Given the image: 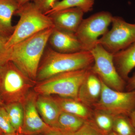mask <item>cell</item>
<instances>
[{
  "mask_svg": "<svg viewBox=\"0 0 135 135\" xmlns=\"http://www.w3.org/2000/svg\"><path fill=\"white\" fill-rule=\"evenodd\" d=\"M54 28L39 32L9 49V61L34 81H36L40 63Z\"/></svg>",
  "mask_w": 135,
  "mask_h": 135,
  "instance_id": "6da1fadb",
  "label": "cell"
},
{
  "mask_svg": "<svg viewBox=\"0 0 135 135\" xmlns=\"http://www.w3.org/2000/svg\"><path fill=\"white\" fill-rule=\"evenodd\" d=\"M93 63L90 51L63 53L47 46L39 65L36 80L39 82L59 74L90 68Z\"/></svg>",
  "mask_w": 135,
  "mask_h": 135,
  "instance_id": "7a4b0ae2",
  "label": "cell"
},
{
  "mask_svg": "<svg viewBox=\"0 0 135 135\" xmlns=\"http://www.w3.org/2000/svg\"><path fill=\"white\" fill-rule=\"evenodd\" d=\"M15 15L20 18L6 44L8 49L39 32L54 27L50 17L40 12L33 2L20 7Z\"/></svg>",
  "mask_w": 135,
  "mask_h": 135,
  "instance_id": "3957f363",
  "label": "cell"
},
{
  "mask_svg": "<svg viewBox=\"0 0 135 135\" xmlns=\"http://www.w3.org/2000/svg\"><path fill=\"white\" fill-rule=\"evenodd\" d=\"M35 81L14 63L8 61L0 66V98L4 104H22Z\"/></svg>",
  "mask_w": 135,
  "mask_h": 135,
  "instance_id": "277c9868",
  "label": "cell"
},
{
  "mask_svg": "<svg viewBox=\"0 0 135 135\" xmlns=\"http://www.w3.org/2000/svg\"><path fill=\"white\" fill-rule=\"evenodd\" d=\"M90 68L62 73L39 81L34 91L38 95L77 99L80 87L90 72Z\"/></svg>",
  "mask_w": 135,
  "mask_h": 135,
  "instance_id": "5b68a950",
  "label": "cell"
},
{
  "mask_svg": "<svg viewBox=\"0 0 135 135\" xmlns=\"http://www.w3.org/2000/svg\"><path fill=\"white\" fill-rule=\"evenodd\" d=\"M90 51L94 58V63L90 68L91 72L109 88L118 91H124L127 82L117 71L113 54L99 44H97Z\"/></svg>",
  "mask_w": 135,
  "mask_h": 135,
  "instance_id": "8992f818",
  "label": "cell"
},
{
  "mask_svg": "<svg viewBox=\"0 0 135 135\" xmlns=\"http://www.w3.org/2000/svg\"><path fill=\"white\" fill-rule=\"evenodd\" d=\"M102 83L101 96L94 105V109L106 112L114 117L119 115L129 117L135 110V90L127 92L118 91L109 88L102 81Z\"/></svg>",
  "mask_w": 135,
  "mask_h": 135,
  "instance_id": "52a82bcc",
  "label": "cell"
},
{
  "mask_svg": "<svg viewBox=\"0 0 135 135\" xmlns=\"http://www.w3.org/2000/svg\"><path fill=\"white\" fill-rule=\"evenodd\" d=\"M112 23V29L99 39L97 44L113 55L135 43V23H128L119 17H113Z\"/></svg>",
  "mask_w": 135,
  "mask_h": 135,
  "instance_id": "ba28073f",
  "label": "cell"
},
{
  "mask_svg": "<svg viewBox=\"0 0 135 135\" xmlns=\"http://www.w3.org/2000/svg\"><path fill=\"white\" fill-rule=\"evenodd\" d=\"M113 18L110 12L101 11L83 20L75 35L83 51H90L95 47L98 37L108 31Z\"/></svg>",
  "mask_w": 135,
  "mask_h": 135,
  "instance_id": "9c48e42d",
  "label": "cell"
},
{
  "mask_svg": "<svg viewBox=\"0 0 135 135\" xmlns=\"http://www.w3.org/2000/svg\"><path fill=\"white\" fill-rule=\"evenodd\" d=\"M38 94L30 92L23 102L24 118L21 133L24 135L45 134L53 129L46 124L39 114L36 106Z\"/></svg>",
  "mask_w": 135,
  "mask_h": 135,
  "instance_id": "30bf717a",
  "label": "cell"
},
{
  "mask_svg": "<svg viewBox=\"0 0 135 135\" xmlns=\"http://www.w3.org/2000/svg\"><path fill=\"white\" fill-rule=\"evenodd\" d=\"M84 12L78 8L61 10L47 15L56 29L75 34L83 20Z\"/></svg>",
  "mask_w": 135,
  "mask_h": 135,
  "instance_id": "8fae6325",
  "label": "cell"
},
{
  "mask_svg": "<svg viewBox=\"0 0 135 135\" xmlns=\"http://www.w3.org/2000/svg\"><path fill=\"white\" fill-rule=\"evenodd\" d=\"M48 43L54 50L63 53H72L83 51L82 46L75 34L54 27L49 38Z\"/></svg>",
  "mask_w": 135,
  "mask_h": 135,
  "instance_id": "7c38bea8",
  "label": "cell"
},
{
  "mask_svg": "<svg viewBox=\"0 0 135 135\" xmlns=\"http://www.w3.org/2000/svg\"><path fill=\"white\" fill-rule=\"evenodd\" d=\"M102 89L101 80L90 70L80 87L77 99L89 107H93L99 101Z\"/></svg>",
  "mask_w": 135,
  "mask_h": 135,
  "instance_id": "4fadbf2b",
  "label": "cell"
},
{
  "mask_svg": "<svg viewBox=\"0 0 135 135\" xmlns=\"http://www.w3.org/2000/svg\"><path fill=\"white\" fill-rule=\"evenodd\" d=\"M36 106L44 122L51 127L54 128L62 111L54 97L51 96L38 95Z\"/></svg>",
  "mask_w": 135,
  "mask_h": 135,
  "instance_id": "5bb4252c",
  "label": "cell"
},
{
  "mask_svg": "<svg viewBox=\"0 0 135 135\" xmlns=\"http://www.w3.org/2000/svg\"><path fill=\"white\" fill-rule=\"evenodd\" d=\"M113 60L118 73L127 81L129 73L135 67V42L113 54Z\"/></svg>",
  "mask_w": 135,
  "mask_h": 135,
  "instance_id": "9a60e30c",
  "label": "cell"
},
{
  "mask_svg": "<svg viewBox=\"0 0 135 135\" xmlns=\"http://www.w3.org/2000/svg\"><path fill=\"white\" fill-rule=\"evenodd\" d=\"M20 6L17 0H0V34L9 37L15 29L12 16Z\"/></svg>",
  "mask_w": 135,
  "mask_h": 135,
  "instance_id": "2e32d148",
  "label": "cell"
},
{
  "mask_svg": "<svg viewBox=\"0 0 135 135\" xmlns=\"http://www.w3.org/2000/svg\"><path fill=\"white\" fill-rule=\"evenodd\" d=\"M54 98L62 112L74 114L86 121L91 119L93 110L78 99L58 96Z\"/></svg>",
  "mask_w": 135,
  "mask_h": 135,
  "instance_id": "e0dca14e",
  "label": "cell"
},
{
  "mask_svg": "<svg viewBox=\"0 0 135 135\" xmlns=\"http://www.w3.org/2000/svg\"><path fill=\"white\" fill-rule=\"evenodd\" d=\"M86 121L74 114L62 112L53 128L65 135H69L79 130Z\"/></svg>",
  "mask_w": 135,
  "mask_h": 135,
  "instance_id": "ac0fdd59",
  "label": "cell"
},
{
  "mask_svg": "<svg viewBox=\"0 0 135 135\" xmlns=\"http://www.w3.org/2000/svg\"><path fill=\"white\" fill-rule=\"evenodd\" d=\"M114 116L104 111L94 109L89 120L102 135L108 134L112 131Z\"/></svg>",
  "mask_w": 135,
  "mask_h": 135,
  "instance_id": "d6986e66",
  "label": "cell"
},
{
  "mask_svg": "<svg viewBox=\"0 0 135 135\" xmlns=\"http://www.w3.org/2000/svg\"><path fill=\"white\" fill-rule=\"evenodd\" d=\"M9 119L16 132L21 133L24 118L23 104L18 102L4 104Z\"/></svg>",
  "mask_w": 135,
  "mask_h": 135,
  "instance_id": "ffe728a7",
  "label": "cell"
},
{
  "mask_svg": "<svg viewBox=\"0 0 135 135\" xmlns=\"http://www.w3.org/2000/svg\"><path fill=\"white\" fill-rule=\"evenodd\" d=\"M94 0H62L55 2L53 8L46 15L61 10L71 8H78L83 11L88 12L93 9Z\"/></svg>",
  "mask_w": 135,
  "mask_h": 135,
  "instance_id": "44dd1931",
  "label": "cell"
},
{
  "mask_svg": "<svg viewBox=\"0 0 135 135\" xmlns=\"http://www.w3.org/2000/svg\"><path fill=\"white\" fill-rule=\"evenodd\" d=\"M112 131L118 135H135V128L129 117L123 115L114 116Z\"/></svg>",
  "mask_w": 135,
  "mask_h": 135,
  "instance_id": "7402d4cb",
  "label": "cell"
},
{
  "mask_svg": "<svg viewBox=\"0 0 135 135\" xmlns=\"http://www.w3.org/2000/svg\"><path fill=\"white\" fill-rule=\"evenodd\" d=\"M3 105L0 106V129L5 134L15 133L16 131L10 123Z\"/></svg>",
  "mask_w": 135,
  "mask_h": 135,
  "instance_id": "603a6c76",
  "label": "cell"
},
{
  "mask_svg": "<svg viewBox=\"0 0 135 135\" xmlns=\"http://www.w3.org/2000/svg\"><path fill=\"white\" fill-rule=\"evenodd\" d=\"M9 38L0 34V66L9 61V50L6 47Z\"/></svg>",
  "mask_w": 135,
  "mask_h": 135,
  "instance_id": "cb8c5ba5",
  "label": "cell"
},
{
  "mask_svg": "<svg viewBox=\"0 0 135 135\" xmlns=\"http://www.w3.org/2000/svg\"><path fill=\"white\" fill-rule=\"evenodd\" d=\"M69 135H102L89 121H86L83 126L75 133Z\"/></svg>",
  "mask_w": 135,
  "mask_h": 135,
  "instance_id": "d4e9b609",
  "label": "cell"
},
{
  "mask_svg": "<svg viewBox=\"0 0 135 135\" xmlns=\"http://www.w3.org/2000/svg\"><path fill=\"white\" fill-rule=\"evenodd\" d=\"M56 1L57 0H33V3L40 12L46 15Z\"/></svg>",
  "mask_w": 135,
  "mask_h": 135,
  "instance_id": "484cf974",
  "label": "cell"
},
{
  "mask_svg": "<svg viewBox=\"0 0 135 135\" xmlns=\"http://www.w3.org/2000/svg\"><path fill=\"white\" fill-rule=\"evenodd\" d=\"M126 89L127 91H129L135 90V73L127 81Z\"/></svg>",
  "mask_w": 135,
  "mask_h": 135,
  "instance_id": "4316f807",
  "label": "cell"
},
{
  "mask_svg": "<svg viewBox=\"0 0 135 135\" xmlns=\"http://www.w3.org/2000/svg\"><path fill=\"white\" fill-rule=\"evenodd\" d=\"M44 135H65L59 131L53 128L50 131L44 134Z\"/></svg>",
  "mask_w": 135,
  "mask_h": 135,
  "instance_id": "83f0119b",
  "label": "cell"
},
{
  "mask_svg": "<svg viewBox=\"0 0 135 135\" xmlns=\"http://www.w3.org/2000/svg\"><path fill=\"white\" fill-rule=\"evenodd\" d=\"M129 118L131 121V122H132V124H133L135 128V110L130 114L129 116Z\"/></svg>",
  "mask_w": 135,
  "mask_h": 135,
  "instance_id": "f1b7e54d",
  "label": "cell"
},
{
  "mask_svg": "<svg viewBox=\"0 0 135 135\" xmlns=\"http://www.w3.org/2000/svg\"><path fill=\"white\" fill-rule=\"evenodd\" d=\"M17 1L20 7L26 4L27 3L31 2V1H33V0H17Z\"/></svg>",
  "mask_w": 135,
  "mask_h": 135,
  "instance_id": "f546056e",
  "label": "cell"
},
{
  "mask_svg": "<svg viewBox=\"0 0 135 135\" xmlns=\"http://www.w3.org/2000/svg\"><path fill=\"white\" fill-rule=\"evenodd\" d=\"M2 135H24L22 133H18V132H15V133H9V134H5L3 133Z\"/></svg>",
  "mask_w": 135,
  "mask_h": 135,
  "instance_id": "4dcf8cb0",
  "label": "cell"
},
{
  "mask_svg": "<svg viewBox=\"0 0 135 135\" xmlns=\"http://www.w3.org/2000/svg\"><path fill=\"white\" fill-rule=\"evenodd\" d=\"M4 105V103H3V101L2 99H1V98H0V106H3V105Z\"/></svg>",
  "mask_w": 135,
  "mask_h": 135,
  "instance_id": "1f68e13d",
  "label": "cell"
},
{
  "mask_svg": "<svg viewBox=\"0 0 135 135\" xmlns=\"http://www.w3.org/2000/svg\"><path fill=\"white\" fill-rule=\"evenodd\" d=\"M107 135H118L116 133H114L113 131H112L110 133H109Z\"/></svg>",
  "mask_w": 135,
  "mask_h": 135,
  "instance_id": "d6a6232c",
  "label": "cell"
},
{
  "mask_svg": "<svg viewBox=\"0 0 135 135\" xmlns=\"http://www.w3.org/2000/svg\"><path fill=\"white\" fill-rule=\"evenodd\" d=\"M3 132L0 129V135H2V134H3Z\"/></svg>",
  "mask_w": 135,
  "mask_h": 135,
  "instance_id": "836d02e7",
  "label": "cell"
},
{
  "mask_svg": "<svg viewBox=\"0 0 135 135\" xmlns=\"http://www.w3.org/2000/svg\"></svg>",
  "mask_w": 135,
  "mask_h": 135,
  "instance_id": "e575fe53",
  "label": "cell"
}]
</instances>
